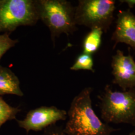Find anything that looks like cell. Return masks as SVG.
<instances>
[{
  "label": "cell",
  "instance_id": "1",
  "mask_svg": "<svg viewBox=\"0 0 135 135\" xmlns=\"http://www.w3.org/2000/svg\"><path fill=\"white\" fill-rule=\"evenodd\" d=\"M92 88L86 87L73 99L63 128L68 135H110L115 131L95 113L92 106Z\"/></svg>",
  "mask_w": 135,
  "mask_h": 135
},
{
  "label": "cell",
  "instance_id": "2",
  "mask_svg": "<svg viewBox=\"0 0 135 135\" xmlns=\"http://www.w3.org/2000/svg\"><path fill=\"white\" fill-rule=\"evenodd\" d=\"M99 99L105 122L135 125V88L118 91L107 85Z\"/></svg>",
  "mask_w": 135,
  "mask_h": 135
},
{
  "label": "cell",
  "instance_id": "3",
  "mask_svg": "<svg viewBox=\"0 0 135 135\" xmlns=\"http://www.w3.org/2000/svg\"><path fill=\"white\" fill-rule=\"evenodd\" d=\"M40 18L48 27L52 38L60 34L72 33L76 29L75 8L64 0L37 1Z\"/></svg>",
  "mask_w": 135,
  "mask_h": 135
},
{
  "label": "cell",
  "instance_id": "4",
  "mask_svg": "<svg viewBox=\"0 0 135 135\" xmlns=\"http://www.w3.org/2000/svg\"><path fill=\"white\" fill-rule=\"evenodd\" d=\"M40 19L37 1L1 0L0 32L8 33L21 26L35 24Z\"/></svg>",
  "mask_w": 135,
  "mask_h": 135
},
{
  "label": "cell",
  "instance_id": "5",
  "mask_svg": "<svg viewBox=\"0 0 135 135\" xmlns=\"http://www.w3.org/2000/svg\"><path fill=\"white\" fill-rule=\"evenodd\" d=\"M115 9L114 0H80L75 8V23L107 32L113 21Z\"/></svg>",
  "mask_w": 135,
  "mask_h": 135
},
{
  "label": "cell",
  "instance_id": "6",
  "mask_svg": "<svg viewBox=\"0 0 135 135\" xmlns=\"http://www.w3.org/2000/svg\"><path fill=\"white\" fill-rule=\"evenodd\" d=\"M67 112L55 106H41L29 111L24 119L17 120L18 125L29 132L44 130L60 121L67 119Z\"/></svg>",
  "mask_w": 135,
  "mask_h": 135
},
{
  "label": "cell",
  "instance_id": "7",
  "mask_svg": "<svg viewBox=\"0 0 135 135\" xmlns=\"http://www.w3.org/2000/svg\"><path fill=\"white\" fill-rule=\"evenodd\" d=\"M111 67L114 84L123 91L135 88V61L132 56L118 50L112 57Z\"/></svg>",
  "mask_w": 135,
  "mask_h": 135
},
{
  "label": "cell",
  "instance_id": "8",
  "mask_svg": "<svg viewBox=\"0 0 135 135\" xmlns=\"http://www.w3.org/2000/svg\"><path fill=\"white\" fill-rule=\"evenodd\" d=\"M112 40L117 44L124 43L135 50V15L130 10L120 11Z\"/></svg>",
  "mask_w": 135,
  "mask_h": 135
},
{
  "label": "cell",
  "instance_id": "9",
  "mask_svg": "<svg viewBox=\"0 0 135 135\" xmlns=\"http://www.w3.org/2000/svg\"><path fill=\"white\" fill-rule=\"evenodd\" d=\"M18 78L10 69L0 66V96L6 94L22 97Z\"/></svg>",
  "mask_w": 135,
  "mask_h": 135
},
{
  "label": "cell",
  "instance_id": "10",
  "mask_svg": "<svg viewBox=\"0 0 135 135\" xmlns=\"http://www.w3.org/2000/svg\"><path fill=\"white\" fill-rule=\"evenodd\" d=\"M103 31L98 28L91 29L83 43V53L92 55L99 49L101 44Z\"/></svg>",
  "mask_w": 135,
  "mask_h": 135
},
{
  "label": "cell",
  "instance_id": "11",
  "mask_svg": "<svg viewBox=\"0 0 135 135\" xmlns=\"http://www.w3.org/2000/svg\"><path fill=\"white\" fill-rule=\"evenodd\" d=\"M20 111L19 108L11 106L0 96V128L6 122L16 119Z\"/></svg>",
  "mask_w": 135,
  "mask_h": 135
},
{
  "label": "cell",
  "instance_id": "12",
  "mask_svg": "<svg viewBox=\"0 0 135 135\" xmlns=\"http://www.w3.org/2000/svg\"><path fill=\"white\" fill-rule=\"evenodd\" d=\"M94 62L92 55L83 53L80 55L70 69L72 71L88 70L94 72Z\"/></svg>",
  "mask_w": 135,
  "mask_h": 135
},
{
  "label": "cell",
  "instance_id": "13",
  "mask_svg": "<svg viewBox=\"0 0 135 135\" xmlns=\"http://www.w3.org/2000/svg\"><path fill=\"white\" fill-rule=\"evenodd\" d=\"M18 42L17 40L11 39L8 33L0 35V60L9 49Z\"/></svg>",
  "mask_w": 135,
  "mask_h": 135
},
{
  "label": "cell",
  "instance_id": "14",
  "mask_svg": "<svg viewBox=\"0 0 135 135\" xmlns=\"http://www.w3.org/2000/svg\"><path fill=\"white\" fill-rule=\"evenodd\" d=\"M41 135H68L63 130V128L56 124L51 126L43 131Z\"/></svg>",
  "mask_w": 135,
  "mask_h": 135
},
{
  "label": "cell",
  "instance_id": "15",
  "mask_svg": "<svg viewBox=\"0 0 135 135\" xmlns=\"http://www.w3.org/2000/svg\"><path fill=\"white\" fill-rule=\"evenodd\" d=\"M119 2L121 3H125L130 9L135 6V0H120Z\"/></svg>",
  "mask_w": 135,
  "mask_h": 135
},
{
  "label": "cell",
  "instance_id": "16",
  "mask_svg": "<svg viewBox=\"0 0 135 135\" xmlns=\"http://www.w3.org/2000/svg\"><path fill=\"white\" fill-rule=\"evenodd\" d=\"M129 135H135V130L133 131L132 132H131Z\"/></svg>",
  "mask_w": 135,
  "mask_h": 135
},
{
  "label": "cell",
  "instance_id": "17",
  "mask_svg": "<svg viewBox=\"0 0 135 135\" xmlns=\"http://www.w3.org/2000/svg\"><path fill=\"white\" fill-rule=\"evenodd\" d=\"M1 2V0H0V2Z\"/></svg>",
  "mask_w": 135,
  "mask_h": 135
}]
</instances>
